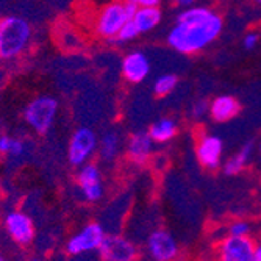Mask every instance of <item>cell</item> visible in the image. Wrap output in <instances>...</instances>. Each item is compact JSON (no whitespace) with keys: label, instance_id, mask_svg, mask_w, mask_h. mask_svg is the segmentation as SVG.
<instances>
[{"label":"cell","instance_id":"6da1fadb","mask_svg":"<svg viewBox=\"0 0 261 261\" xmlns=\"http://www.w3.org/2000/svg\"><path fill=\"white\" fill-rule=\"evenodd\" d=\"M222 30L224 17L221 13L206 5H191L178 13L166 42L181 55H196L208 49Z\"/></svg>","mask_w":261,"mask_h":261},{"label":"cell","instance_id":"7a4b0ae2","mask_svg":"<svg viewBox=\"0 0 261 261\" xmlns=\"http://www.w3.org/2000/svg\"><path fill=\"white\" fill-rule=\"evenodd\" d=\"M32 41L30 22L20 16L0 19V58L14 60L25 54Z\"/></svg>","mask_w":261,"mask_h":261},{"label":"cell","instance_id":"3957f363","mask_svg":"<svg viewBox=\"0 0 261 261\" xmlns=\"http://www.w3.org/2000/svg\"><path fill=\"white\" fill-rule=\"evenodd\" d=\"M58 100L52 96H36L23 108V121L38 135H47L57 119Z\"/></svg>","mask_w":261,"mask_h":261},{"label":"cell","instance_id":"277c9868","mask_svg":"<svg viewBox=\"0 0 261 261\" xmlns=\"http://www.w3.org/2000/svg\"><path fill=\"white\" fill-rule=\"evenodd\" d=\"M127 20H130V16L127 13L125 0H113L102 7L94 19V35L107 41H113Z\"/></svg>","mask_w":261,"mask_h":261},{"label":"cell","instance_id":"5b68a950","mask_svg":"<svg viewBox=\"0 0 261 261\" xmlns=\"http://www.w3.org/2000/svg\"><path fill=\"white\" fill-rule=\"evenodd\" d=\"M99 147V138L92 128L89 127H79L69 139L67 147V158L69 163L80 168L85 163H88L92 155L97 152Z\"/></svg>","mask_w":261,"mask_h":261},{"label":"cell","instance_id":"8992f818","mask_svg":"<svg viewBox=\"0 0 261 261\" xmlns=\"http://www.w3.org/2000/svg\"><path fill=\"white\" fill-rule=\"evenodd\" d=\"M77 186L85 202L88 203L100 202L105 196V183L99 164L88 161L83 166H80V169L77 172Z\"/></svg>","mask_w":261,"mask_h":261},{"label":"cell","instance_id":"52a82bcc","mask_svg":"<svg viewBox=\"0 0 261 261\" xmlns=\"http://www.w3.org/2000/svg\"><path fill=\"white\" fill-rule=\"evenodd\" d=\"M196 156L206 171H218L222 166L224 141L215 133H202L196 142Z\"/></svg>","mask_w":261,"mask_h":261},{"label":"cell","instance_id":"ba28073f","mask_svg":"<svg viewBox=\"0 0 261 261\" xmlns=\"http://www.w3.org/2000/svg\"><path fill=\"white\" fill-rule=\"evenodd\" d=\"M105 228L99 222L86 224L79 233L70 236V240L66 244V252L69 255H83L86 252L97 250L105 238Z\"/></svg>","mask_w":261,"mask_h":261},{"label":"cell","instance_id":"9c48e42d","mask_svg":"<svg viewBox=\"0 0 261 261\" xmlns=\"http://www.w3.org/2000/svg\"><path fill=\"white\" fill-rule=\"evenodd\" d=\"M146 250L153 261H175L180 255V246L174 234L164 228L153 230L146 240Z\"/></svg>","mask_w":261,"mask_h":261},{"label":"cell","instance_id":"30bf717a","mask_svg":"<svg viewBox=\"0 0 261 261\" xmlns=\"http://www.w3.org/2000/svg\"><path fill=\"white\" fill-rule=\"evenodd\" d=\"M97 250L103 261H136L139 256L136 244L124 234H105Z\"/></svg>","mask_w":261,"mask_h":261},{"label":"cell","instance_id":"8fae6325","mask_svg":"<svg viewBox=\"0 0 261 261\" xmlns=\"http://www.w3.org/2000/svg\"><path fill=\"white\" fill-rule=\"evenodd\" d=\"M255 241L250 236H225L218 246V261H253Z\"/></svg>","mask_w":261,"mask_h":261},{"label":"cell","instance_id":"7c38bea8","mask_svg":"<svg viewBox=\"0 0 261 261\" xmlns=\"http://www.w3.org/2000/svg\"><path fill=\"white\" fill-rule=\"evenodd\" d=\"M4 225L10 238L19 246H29L35 240V224L32 218L20 210H11L7 213Z\"/></svg>","mask_w":261,"mask_h":261},{"label":"cell","instance_id":"4fadbf2b","mask_svg":"<svg viewBox=\"0 0 261 261\" xmlns=\"http://www.w3.org/2000/svg\"><path fill=\"white\" fill-rule=\"evenodd\" d=\"M121 70H122L124 79L128 83L138 85V83H142L150 75L152 64H150L149 57L144 52L133 50V52H128L122 58Z\"/></svg>","mask_w":261,"mask_h":261},{"label":"cell","instance_id":"5bb4252c","mask_svg":"<svg viewBox=\"0 0 261 261\" xmlns=\"http://www.w3.org/2000/svg\"><path fill=\"white\" fill-rule=\"evenodd\" d=\"M155 150V142L147 130H138L127 141V156L133 164L144 166L150 161Z\"/></svg>","mask_w":261,"mask_h":261},{"label":"cell","instance_id":"9a60e30c","mask_svg":"<svg viewBox=\"0 0 261 261\" xmlns=\"http://www.w3.org/2000/svg\"><path fill=\"white\" fill-rule=\"evenodd\" d=\"M240 110H241V105L238 99L228 96V94H222V96H218L210 102L208 116L218 124H225L231 121L233 117L238 116Z\"/></svg>","mask_w":261,"mask_h":261},{"label":"cell","instance_id":"2e32d148","mask_svg":"<svg viewBox=\"0 0 261 261\" xmlns=\"http://www.w3.org/2000/svg\"><path fill=\"white\" fill-rule=\"evenodd\" d=\"M253 149H255L253 141L244 142L238 152L231 155L230 158H227L225 163H222V172L228 177H234V175L241 174L247 168V164L253 153Z\"/></svg>","mask_w":261,"mask_h":261},{"label":"cell","instance_id":"e0dca14e","mask_svg":"<svg viewBox=\"0 0 261 261\" xmlns=\"http://www.w3.org/2000/svg\"><path fill=\"white\" fill-rule=\"evenodd\" d=\"M163 19V11L160 7H139L136 8L132 20L138 27L139 33H149L155 30Z\"/></svg>","mask_w":261,"mask_h":261},{"label":"cell","instance_id":"ac0fdd59","mask_svg":"<svg viewBox=\"0 0 261 261\" xmlns=\"http://www.w3.org/2000/svg\"><path fill=\"white\" fill-rule=\"evenodd\" d=\"M155 144H166L178 135V124L172 117H161L147 130Z\"/></svg>","mask_w":261,"mask_h":261},{"label":"cell","instance_id":"d6986e66","mask_svg":"<svg viewBox=\"0 0 261 261\" xmlns=\"http://www.w3.org/2000/svg\"><path fill=\"white\" fill-rule=\"evenodd\" d=\"M97 149H99V155L103 161H107V163L114 161L121 152V136H119V133L114 132V130L105 132L99 139Z\"/></svg>","mask_w":261,"mask_h":261},{"label":"cell","instance_id":"ffe728a7","mask_svg":"<svg viewBox=\"0 0 261 261\" xmlns=\"http://www.w3.org/2000/svg\"><path fill=\"white\" fill-rule=\"evenodd\" d=\"M177 85H178V77L175 74H163L155 79L152 89L156 97H166L171 92H174Z\"/></svg>","mask_w":261,"mask_h":261},{"label":"cell","instance_id":"44dd1931","mask_svg":"<svg viewBox=\"0 0 261 261\" xmlns=\"http://www.w3.org/2000/svg\"><path fill=\"white\" fill-rule=\"evenodd\" d=\"M139 35H141V33H139L138 27L135 25V22L130 19V20H127V22L124 23V27L119 30V33L116 35V38L113 39V42H116V44L132 42V41H135Z\"/></svg>","mask_w":261,"mask_h":261},{"label":"cell","instance_id":"7402d4cb","mask_svg":"<svg viewBox=\"0 0 261 261\" xmlns=\"http://www.w3.org/2000/svg\"><path fill=\"white\" fill-rule=\"evenodd\" d=\"M208 110H210V102H206L205 99H199L189 108V116L194 121H202L205 116H208Z\"/></svg>","mask_w":261,"mask_h":261},{"label":"cell","instance_id":"603a6c76","mask_svg":"<svg viewBox=\"0 0 261 261\" xmlns=\"http://www.w3.org/2000/svg\"><path fill=\"white\" fill-rule=\"evenodd\" d=\"M250 233H252V225L247 221L238 219L228 225V234L231 236H250Z\"/></svg>","mask_w":261,"mask_h":261},{"label":"cell","instance_id":"cb8c5ba5","mask_svg":"<svg viewBox=\"0 0 261 261\" xmlns=\"http://www.w3.org/2000/svg\"><path fill=\"white\" fill-rule=\"evenodd\" d=\"M27 152V147H25V142L19 138H13L11 141V147H10V152H8V156L10 158H22Z\"/></svg>","mask_w":261,"mask_h":261},{"label":"cell","instance_id":"d4e9b609","mask_svg":"<svg viewBox=\"0 0 261 261\" xmlns=\"http://www.w3.org/2000/svg\"><path fill=\"white\" fill-rule=\"evenodd\" d=\"M258 41H259L258 33H255V32H249V33L243 38V47H244L246 50H253L255 47L258 45Z\"/></svg>","mask_w":261,"mask_h":261},{"label":"cell","instance_id":"484cf974","mask_svg":"<svg viewBox=\"0 0 261 261\" xmlns=\"http://www.w3.org/2000/svg\"><path fill=\"white\" fill-rule=\"evenodd\" d=\"M11 141H13V136L0 135V153H2V155H8L10 147H11Z\"/></svg>","mask_w":261,"mask_h":261},{"label":"cell","instance_id":"4316f807","mask_svg":"<svg viewBox=\"0 0 261 261\" xmlns=\"http://www.w3.org/2000/svg\"><path fill=\"white\" fill-rule=\"evenodd\" d=\"M127 2L139 8V7H160L163 0H127Z\"/></svg>","mask_w":261,"mask_h":261},{"label":"cell","instance_id":"83f0119b","mask_svg":"<svg viewBox=\"0 0 261 261\" xmlns=\"http://www.w3.org/2000/svg\"><path fill=\"white\" fill-rule=\"evenodd\" d=\"M171 2L180 8H188V7H191L196 4V0H171Z\"/></svg>","mask_w":261,"mask_h":261},{"label":"cell","instance_id":"f1b7e54d","mask_svg":"<svg viewBox=\"0 0 261 261\" xmlns=\"http://www.w3.org/2000/svg\"><path fill=\"white\" fill-rule=\"evenodd\" d=\"M253 261H261V243L255 246V253H253Z\"/></svg>","mask_w":261,"mask_h":261},{"label":"cell","instance_id":"f546056e","mask_svg":"<svg viewBox=\"0 0 261 261\" xmlns=\"http://www.w3.org/2000/svg\"><path fill=\"white\" fill-rule=\"evenodd\" d=\"M0 261H7V259L4 258V255H0Z\"/></svg>","mask_w":261,"mask_h":261},{"label":"cell","instance_id":"4dcf8cb0","mask_svg":"<svg viewBox=\"0 0 261 261\" xmlns=\"http://www.w3.org/2000/svg\"><path fill=\"white\" fill-rule=\"evenodd\" d=\"M258 152L261 153V142H259V146H258Z\"/></svg>","mask_w":261,"mask_h":261},{"label":"cell","instance_id":"1f68e13d","mask_svg":"<svg viewBox=\"0 0 261 261\" xmlns=\"http://www.w3.org/2000/svg\"><path fill=\"white\" fill-rule=\"evenodd\" d=\"M255 2H256V4H259V5H261V0H255Z\"/></svg>","mask_w":261,"mask_h":261},{"label":"cell","instance_id":"d6a6232c","mask_svg":"<svg viewBox=\"0 0 261 261\" xmlns=\"http://www.w3.org/2000/svg\"><path fill=\"white\" fill-rule=\"evenodd\" d=\"M32 261H41V259H32Z\"/></svg>","mask_w":261,"mask_h":261}]
</instances>
